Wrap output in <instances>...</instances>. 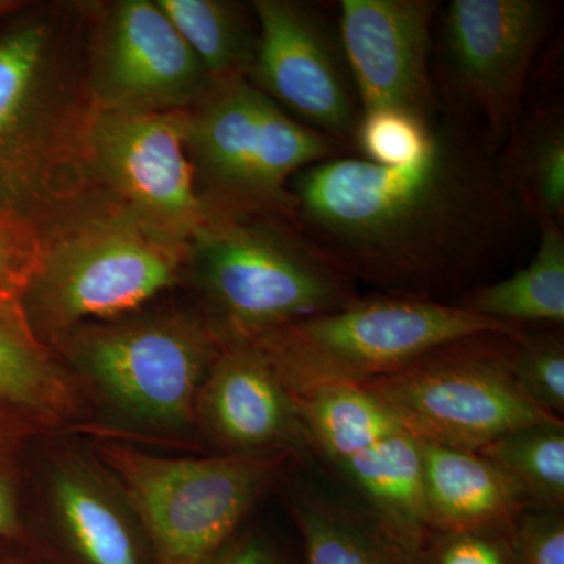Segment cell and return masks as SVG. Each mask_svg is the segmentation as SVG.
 I'll list each match as a JSON object with an SVG mask.
<instances>
[{"label":"cell","mask_w":564,"mask_h":564,"mask_svg":"<svg viewBox=\"0 0 564 564\" xmlns=\"http://www.w3.org/2000/svg\"><path fill=\"white\" fill-rule=\"evenodd\" d=\"M499 158L500 172L533 220H564V118L558 107H541L521 118Z\"/></svg>","instance_id":"obj_21"},{"label":"cell","mask_w":564,"mask_h":564,"mask_svg":"<svg viewBox=\"0 0 564 564\" xmlns=\"http://www.w3.org/2000/svg\"><path fill=\"white\" fill-rule=\"evenodd\" d=\"M434 0H343L337 35L361 110L400 109L426 121L440 115L430 55Z\"/></svg>","instance_id":"obj_12"},{"label":"cell","mask_w":564,"mask_h":564,"mask_svg":"<svg viewBox=\"0 0 564 564\" xmlns=\"http://www.w3.org/2000/svg\"><path fill=\"white\" fill-rule=\"evenodd\" d=\"M511 530H433L421 545L423 564H510Z\"/></svg>","instance_id":"obj_28"},{"label":"cell","mask_w":564,"mask_h":564,"mask_svg":"<svg viewBox=\"0 0 564 564\" xmlns=\"http://www.w3.org/2000/svg\"><path fill=\"white\" fill-rule=\"evenodd\" d=\"M196 425L218 455L311 456L299 402L254 340L225 339L199 392Z\"/></svg>","instance_id":"obj_13"},{"label":"cell","mask_w":564,"mask_h":564,"mask_svg":"<svg viewBox=\"0 0 564 564\" xmlns=\"http://www.w3.org/2000/svg\"><path fill=\"white\" fill-rule=\"evenodd\" d=\"M3 3H0V10H2Z\"/></svg>","instance_id":"obj_33"},{"label":"cell","mask_w":564,"mask_h":564,"mask_svg":"<svg viewBox=\"0 0 564 564\" xmlns=\"http://www.w3.org/2000/svg\"><path fill=\"white\" fill-rule=\"evenodd\" d=\"M215 87L158 2L128 0L115 9L96 70L104 110L170 113Z\"/></svg>","instance_id":"obj_14"},{"label":"cell","mask_w":564,"mask_h":564,"mask_svg":"<svg viewBox=\"0 0 564 564\" xmlns=\"http://www.w3.org/2000/svg\"><path fill=\"white\" fill-rule=\"evenodd\" d=\"M252 11L251 84L295 120L352 144L362 110L337 29L307 3L258 0Z\"/></svg>","instance_id":"obj_11"},{"label":"cell","mask_w":564,"mask_h":564,"mask_svg":"<svg viewBox=\"0 0 564 564\" xmlns=\"http://www.w3.org/2000/svg\"><path fill=\"white\" fill-rule=\"evenodd\" d=\"M540 240L532 261L505 280L481 284L458 306L481 317L532 328L564 322V232L562 223L536 220Z\"/></svg>","instance_id":"obj_20"},{"label":"cell","mask_w":564,"mask_h":564,"mask_svg":"<svg viewBox=\"0 0 564 564\" xmlns=\"http://www.w3.org/2000/svg\"><path fill=\"white\" fill-rule=\"evenodd\" d=\"M50 499L66 564H154L139 519L110 475L63 456L52 467Z\"/></svg>","instance_id":"obj_16"},{"label":"cell","mask_w":564,"mask_h":564,"mask_svg":"<svg viewBox=\"0 0 564 564\" xmlns=\"http://www.w3.org/2000/svg\"><path fill=\"white\" fill-rule=\"evenodd\" d=\"M139 519L154 564H202L228 543L281 480L289 454L166 458L124 444L99 447Z\"/></svg>","instance_id":"obj_4"},{"label":"cell","mask_w":564,"mask_h":564,"mask_svg":"<svg viewBox=\"0 0 564 564\" xmlns=\"http://www.w3.org/2000/svg\"><path fill=\"white\" fill-rule=\"evenodd\" d=\"M410 170L337 155L291 184L293 217L352 281L421 295L480 273L513 242L525 212L484 133L451 111Z\"/></svg>","instance_id":"obj_1"},{"label":"cell","mask_w":564,"mask_h":564,"mask_svg":"<svg viewBox=\"0 0 564 564\" xmlns=\"http://www.w3.org/2000/svg\"><path fill=\"white\" fill-rule=\"evenodd\" d=\"M43 429L31 415L0 403V543L31 545L22 518V467L29 444Z\"/></svg>","instance_id":"obj_27"},{"label":"cell","mask_w":564,"mask_h":564,"mask_svg":"<svg viewBox=\"0 0 564 564\" xmlns=\"http://www.w3.org/2000/svg\"><path fill=\"white\" fill-rule=\"evenodd\" d=\"M547 0H452L441 13L437 51L455 113L494 151L522 118L536 52L555 22Z\"/></svg>","instance_id":"obj_9"},{"label":"cell","mask_w":564,"mask_h":564,"mask_svg":"<svg viewBox=\"0 0 564 564\" xmlns=\"http://www.w3.org/2000/svg\"><path fill=\"white\" fill-rule=\"evenodd\" d=\"M91 148L107 177L150 217L172 228H202L206 210L193 180L184 117L104 110L93 124Z\"/></svg>","instance_id":"obj_15"},{"label":"cell","mask_w":564,"mask_h":564,"mask_svg":"<svg viewBox=\"0 0 564 564\" xmlns=\"http://www.w3.org/2000/svg\"><path fill=\"white\" fill-rule=\"evenodd\" d=\"M478 452L507 473L530 508L564 510L563 421L522 426Z\"/></svg>","instance_id":"obj_23"},{"label":"cell","mask_w":564,"mask_h":564,"mask_svg":"<svg viewBox=\"0 0 564 564\" xmlns=\"http://www.w3.org/2000/svg\"><path fill=\"white\" fill-rule=\"evenodd\" d=\"M434 121L411 111L373 109L362 111L356 128V150L362 161L384 170H410L426 161L433 148Z\"/></svg>","instance_id":"obj_25"},{"label":"cell","mask_w":564,"mask_h":564,"mask_svg":"<svg viewBox=\"0 0 564 564\" xmlns=\"http://www.w3.org/2000/svg\"><path fill=\"white\" fill-rule=\"evenodd\" d=\"M510 564H564V510L527 508L511 529Z\"/></svg>","instance_id":"obj_29"},{"label":"cell","mask_w":564,"mask_h":564,"mask_svg":"<svg viewBox=\"0 0 564 564\" xmlns=\"http://www.w3.org/2000/svg\"><path fill=\"white\" fill-rule=\"evenodd\" d=\"M173 248L129 226H106L55 248L28 282L29 323L65 333L135 310L176 280Z\"/></svg>","instance_id":"obj_10"},{"label":"cell","mask_w":564,"mask_h":564,"mask_svg":"<svg viewBox=\"0 0 564 564\" xmlns=\"http://www.w3.org/2000/svg\"><path fill=\"white\" fill-rule=\"evenodd\" d=\"M202 564H302L269 534L254 529L240 530Z\"/></svg>","instance_id":"obj_30"},{"label":"cell","mask_w":564,"mask_h":564,"mask_svg":"<svg viewBox=\"0 0 564 564\" xmlns=\"http://www.w3.org/2000/svg\"><path fill=\"white\" fill-rule=\"evenodd\" d=\"M192 256L223 339H256L359 296L356 282L293 215L281 223L217 218L196 229Z\"/></svg>","instance_id":"obj_2"},{"label":"cell","mask_w":564,"mask_h":564,"mask_svg":"<svg viewBox=\"0 0 564 564\" xmlns=\"http://www.w3.org/2000/svg\"><path fill=\"white\" fill-rule=\"evenodd\" d=\"M0 403L31 415L41 426L76 419L79 386L36 339L17 299L0 296Z\"/></svg>","instance_id":"obj_19"},{"label":"cell","mask_w":564,"mask_h":564,"mask_svg":"<svg viewBox=\"0 0 564 564\" xmlns=\"http://www.w3.org/2000/svg\"><path fill=\"white\" fill-rule=\"evenodd\" d=\"M555 328H525L514 340L511 370L530 402L544 413L563 419L564 340Z\"/></svg>","instance_id":"obj_26"},{"label":"cell","mask_w":564,"mask_h":564,"mask_svg":"<svg viewBox=\"0 0 564 564\" xmlns=\"http://www.w3.org/2000/svg\"><path fill=\"white\" fill-rule=\"evenodd\" d=\"M524 332V326L491 321L458 304L381 292L248 340L261 345L291 392H302L367 384L467 337H521Z\"/></svg>","instance_id":"obj_3"},{"label":"cell","mask_w":564,"mask_h":564,"mask_svg":"<svg viewBox=\"0 0 564 564\" xmlns=\"http://www.w3.org/2000/svg\"><path fill=\"white\" fill-rule=\"evenodd\" d=\"M419 443L423 503L432 532L511 530L530 508L519 486L480 452Z\"/></svg>","instance_id":"obj_17"},{"label":"cell","mask_w":564,"mask_h":564,"mask_svg":"<svg viewBox=\"0 0 564 564\" xmlns=\"http://www.w3.org/2000/svg\"><path fill=\"white\" fill-rule=\"evenodd\" d=\"M223 343L210 322L165 315L88 328L70 345V359L126 417L184 430L196 425L199 392Z\"/></svg>","instance_id":"obj_7"},{"label":"cell","mask_w":564,"mask_h":564,"mask_svg":"<svg viewBox=\"0 0 564 564\" xmlns=\"http://www.w3.org/2000/svg\"><path fill=\"white\" fill-rule=\"evenodd\" d=\"M292 393L311 456L339 474L367 510L404 540L422 545L432 529L423 503L417 437L361 386H318Z\"/></svg>","instance_id":"obj_8"},{"label":"cell","mask_w":564,"mask_h":564,"mask_svg":"<svg viewBox=\"0 0 564 564\" xmlns=\"http://www.w3.org/2000/svg\"><path fill=\"white\" fill-rule=\"evenodd\" d=\"M0 564H50V563L43 562V560L36 558V556L11 554V552H6V554H0Z\"/></svg>","instance_id":"obj_32"},{"label":"cell","mask_w":564,"mask_h":564,"mask_svg":"<svg viewBox=\"0 0 564 564\" xmlns=\"http://www.w3.org/2000/svg\"><path fill=\"white\" fill-rule=\"evenodd\" d=\"M22 284L25 282L17 252L13 247H10L9 239L3 236V232H0V296L17 299Z\"/></svg>","instance_id":"obj_31"},{"label":"cell","mask_w":564,"mask_h":564,"mask_svg":"<svg viewBox=\"0 0 564 564\" xmlns=\"http://www.w3.org/2000/svg\"><path fill=\"white\" fill-rule=\"evenodd\" d=\"M46 50L41 25H22L0 39V155L9 151L28 117Z\"/></svg>","instance_id":"obj_24"},{"label":"cell","mask_w":564,"mask_h":564,"mask_svg":"<svg viewBox=\"0 0 564 564\" xmlns=\"http://www.w3.org/2000/svg\"><path fill=\"white\" fill-rule=\"evenodd\" d=\"M519 337L481 334L362 384L425 443L478 452L505 434L563 421L527 399L511 370Z\"/></svg>","instance_id":"obj_5"},{"label":"cell","mask_w":564,"mask_h":564,"mask_svg":"<svg viewBox=\"0 0 564 564\" xmlns=\"http://www.w3.org/2000/svg\"><path fill=\"white\" fill-rule=\"evenodd\" d=\"M158 6L217 84L250 70L258 28L252 31L243 7L220 0H159Z\"/></svg>","instance_id":"obj_22"},{"label":"cell","mask_w":564,"mask_h":564,"mask_svg":"<svg viewBox=\"0 0 564 564\" xmlns=\"http://www.w3.org/2000/svg\"><path fill=\"white\" fill-rule=\"evenodd\" d=\"M199 169L232 214H293L291 184L347 147L281 109L245 77L217 84L187 121Z\"/></svg>","instance_id":"obj_6"},{"label":"cell","mask_w":564,"mask_h":564,"mask_svg":"<svg viewBox=\"0 0 564 564\" xmlns=\"http://www.w3.org/2000/svg\"><path fill=\"white\" fill-rule=\"evenodd\" d=\"M299 533L302 564H423L410 543L359 502H345L310 488L288 494Z\"/></svg>","instance_id":"obj_18"}]
</instances>
